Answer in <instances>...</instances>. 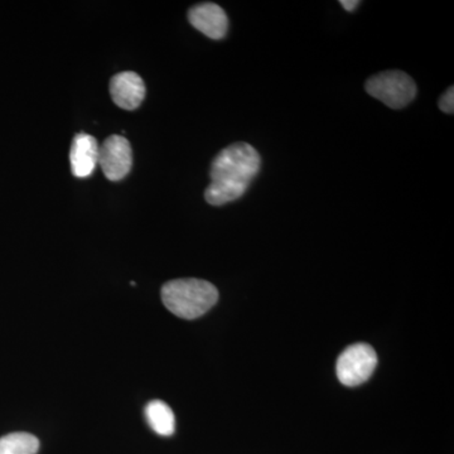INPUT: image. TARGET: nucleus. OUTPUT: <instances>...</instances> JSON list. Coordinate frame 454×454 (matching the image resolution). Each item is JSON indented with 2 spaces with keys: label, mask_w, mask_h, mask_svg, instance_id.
Here are the masks:
<instances>
[{
  "label": "nucleus",
  "mask_w": 454,
  "mask_h": 454,
  "mask_svg": "<svg viewBox=\"0 0 454 454\" xmlns=\"http://www.w3.org/2000/svg\"><path fill=\"white\" fill-rule=\"evenodd\" d=\"M260 166L262 158L253 145L234 143L226 146L212 160L206 201L212 206H223L240 199L258 176Z\"/></svg>",
  "instance_id": "nucleus-1"
},
{
  "label": "nucleus",
  "mask_w": 454,
  "mask_h": 454,
  "mask_svg": "<svg viewBox=\"0 0 454 454\" xmlns=\"http://www.w3.org/2000/svg\"><path fill=\"white\" fill-rule=\"evenodd\" d=\"M217 301L219 291L216 286L196 278L170 280L162 288L164 306L179 318H199L207 313Z\"/></svg>",
  "instance_id": "nucleus-2"
},
{
  "label": "nucleus",
  "mask_w": 454,
  "mask_h": 454,
  "mask_svg": "<svg viewBox=\"0 0 454 454\" xmlns=\"http://www.w3.org/2000/svg\"><path fill=\"white\" fill-rule=\"evenodd\" d=\"M340 4L348 12H354L358 7L360 2L357 0H340Z\"/></svg>",
  "instance_id": "nucleus-12"
},
{
  "label": "nucleus",
  "mask_w": 454,
  "mask_h": 454,
  "mask_svg": "<svg viewBox=\"0 0 454 454\" xmlns=\"http://www.w3.org/2000/svg\"><path fill=\"white\" fill-rule=\"evenodd\" d=\"M188 20L211 40H223L229 31L225 11L215 3H200L188 11Z\"/></svg>",
  "instance_id": "nucleus-6"
},
{
  "label": "nucleus",
  "mask_w": 454,
  "mask_h": 454,
  "mask_svg": "<svg viewBox=\"0 0 454 454\" xmlns=\"http://www.w3.org/2000/svg\"><path fill=\"white\" fill-rule=\"evenodd\" d=\"M70 162L74 177L86 178L91 176L98 162L97 139L90 134H76L71 145Z\"/></svg>",
  "instance_id": "nucleus-8"
},
{
  "label": "nucleus",
  "mask_w": 454,
  "mask_h": 454,
  "mask_svg": "<svg viewBox=\"0 0 454 454\" xmlns=\"http://www.w3.org/2000/svg\"><path fill=\"white\" fill-rule=\"evenodd\" d=\"M378 366V355L367 343H355L337 358L336 373L340 384L355 387L369 380Z\"/></svg>",
  "instance_id": "nucleus-4"
},
{
  "label": "nucleus",
  "mask_w": 454,
  "mask_h": 454,
  "mask_svg": "<svg viewBox=\"0 0 454 454\" xmlns=\"http://www.w3.org/2000/svg\"><path fill=\"white\" fill-rule=\"evenodd\" d=\"M40 441L29 433H11L0 438V454H37Z\"/></svg>",
  "instance_id": "nucleus-10"
},
{
  "label": "nucleus",
  "mask_w": 454,
  "mask_h": 454,
  "mask_svg": "<svg viewBox=\"0 0 454 454\" xmlns=\"http://www.w3.org/2000/svg\"><path fill=\"white\" fill-rule=\"evenodd\" d=\"M439 109L442 112L446 114H453L454 113V88L450 86V89L442 95L441 98H439L438 103Z\"/></svg>",
  "instance_id": "nucleus-11"
},
{
  "label": "nucleus",
  "mask_w": 454,
  "mask_h": 454,
  "mask_svg": "<svg viewBox=\"0 0 454 454\" xmlns=\"http://www.w3.org/2000/svg\"><path fill=\"white\" fill-rule=\"evenodd\" d=\"M146 422L157 434L169 437L176 430V418L172 409L162 400H152L145 406Z\"/></svg>",
  "instance_id": "nucleus-9"
},
{
  "label": "nucleus",
  "mask_w": 454,
  "mask_h": 454,
  "mask_svg": "<svg viewBox=\"0 0 454 454\" xmlns=\"http://www.w3.org/2000/svg\"><path fill=\"white\" fill-rule=\"evenodd\" d=\"M370 97L378 98L391 109H403L417 97V83L403 71L393 70L375 74L365 83Z\"/></svg>",
  "instance_id": "nucleus-3"
},
{
  "label": "nucleus",
  "mask_w": 454,
  "mask_h": 454,
  "mask_svg": "<svg viewBox=\"0 0 454 454\" xmlns=\"http://www.w3.org/2000/svg\"><path fill=\"white\" fill-rule=\"evenodd\" d=\"M98 164L110 181H121L127 177L133 166L129 140L121 136H110L103 145H98Z\"/></svg>",
  "instance_id": "nucleus-5"
},
{
  "label": "nucleus",
  "mask_w": 454,
  "mask_h": 454,
  "mask_svg": "<svg viewBox=\"0 0 454 454\" xmlns=\"http://www.w3.org/2000/svg\"><path fill=\"white\" fill-rule=\"evenodd\" d=\"M110 95L114 103L124 110L140 106L145 98V85L138 74L125 71L110 80Z\"/></svg>",
  "instance_id": "nucleus-7"
}]
</instances>
